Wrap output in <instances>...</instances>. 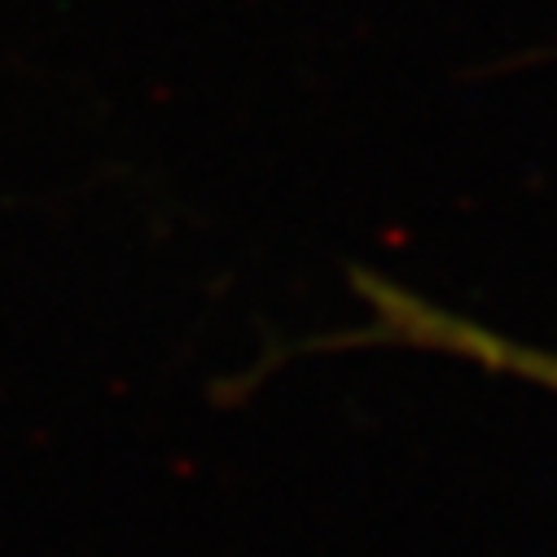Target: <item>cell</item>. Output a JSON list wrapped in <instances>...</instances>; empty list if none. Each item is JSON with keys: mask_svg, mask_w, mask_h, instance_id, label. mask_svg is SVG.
<instances>
[{"mask_svg": "<svg viewBox=\"0 0 557 557\" xmlns=\"http://www.w3.org/2000/svg\"><path fill=\"white\" fill-rule=\"evenodd\" d=\"M356 295L369 308L364 334H351L347 343H399L417 351H440L453 360H470L487 373H505L531 386H544L557 395V351L509 338L500 330H487L461 312H448L422 295H412L377 272H356Z\"/></svg>", "mask_w": 557, "mask_h": 557, "instance_id": "6da1fadb", "label": "cell"}]
</instances>
